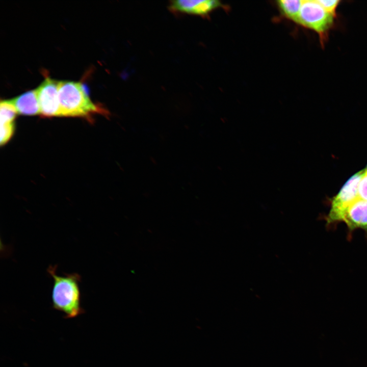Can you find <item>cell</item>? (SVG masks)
Returning a JSON list of instances; mask_svg holds the SVG:
<instances>
[{
  "label": "cell",
  "instance_id": "cell-1",
  "mask_svg": "<svg viewBox=\"0 0 367 367\" xmlns=\"http://www.w3.org/2000/svg\"><path fill=\"white\" fill-rule=\"evenodd\" d=\"M58 93V116L89 118L95 114L109 115L103 107L91 101L81 82L59 81Z\"/></svg>",
  "mask_w": 367,
  "mask_h": 367
},
{
  "label": "cell",
  "instance_id": "cell-2",
  "mask_svg": "<svg viewBox=\"0 0 367 367\" xmlns=\"http://www.w3.org/2000/svg\"><path fill=\"white\" fill-rule=\"evenodd\" d=\"M56 267L49 266L47 269L54 280L51 294L53 307L63 312L66 318L76 317L84 312L81 305L79 286L81 277L77 273H65L60 276L56 273Z\"/></svg>",
  "mask_w": 367,
  "mask_h": 367
},
{
  "label": "cell",
  "instance_id": "cell-3",
  "mask_svg": "<svg viewBox=\"0 0 367 367\" xmlns=\"http://www.w3.org/2000/svg\"><path fill=\"white\" fill-rule=\"evenodd\" d=\"M334 17L317 1L306 0L302 1L296 22L317 33L323 44L334 24Z\"/></svg>",
  "mask_w": 367,
  "mask_h": 367
},
{
  "label": "cell",
  "instance_id": "cell-4",
  "mask_svg": "<svg viewBox=\"0 0 367 367\" xmlns=\"http://www.w3.org/2000/svg\"><path fill=\"white\" fill-rule=\"evenodd\" d=\"M364 170L353 175L346 182L331 201L327 216L328 224L341 222L347 208L358 198V187Z\"/></svg>",
  "mask_w": 367,
  "mask_h": 367
},
{
  "label": "cell",
  "instance_id": "cell-5",
  "mask_svg": "<svg viewBox=\"0 0 367 367\" xmlns=\"http://www.w3.org/2000/svg\"><path fill=\"white\" fill-rule=\"evenodd\" d=\"M58 83L49 76L36 89L40 107V115L43 117L58 116L59 100Z\"/></svg>",
  "mask_w": 367,
  "mask_h": 367
},
{
  "label": "cell",
  "instance_id": "cell-6",
  "mask_svg": "<svg viewBox=\"0 0 367 367\" xmlns=\"http://www.w3.org/2000/svg\"><path fill=\"white\" fill-rule=\"evenodd\" d=\"M341 222L350 231L361 229L367 232V200L358 198L347 208Z\"/></svg>",
  "mask_w": 367,
  "mask_h": 367
},
{
  "label": "cell",
  "instance_id": "cell-7",
  "mask_svg": "<svg viewBox=\"0 0 367 367\" xmlns=\"http://www.w3.org/2000/svg\"><path fill=\"white\" fill-rule=\"evenodd\" d=\"M220 6L218 1L177 0L171 1L169 8L175 12L205 15Z\"/></svg>",
  "mask_w": 367,
  "mask_h": 367
},
{
  "label": "cell",
  "instance_id": "cell-8",
  "mask_svg": "<svg viewBox=\"0 0 367 367\" xmlns=\"http://www.w3.org/2000/svg\"><path fill=\"white\" fill-rule=\"evenodd\" d=\"M9 100L15 107L18 114L24 115L40 114L36 89L28 91Z\"/></svg>",
  "mask_w": 367,
  "mask_h": 367
},
{
  "label": "cell",
  "instance_id": "cell-9",
  "mask_svg": "<svg viewBox=\"0 0 367 367\" xmlns=\"http://www.w3.org/2000/svg\"><path fill=\"white\" fill-rule=\"evenodd\" d=\"M303 1L281 0L277 2L281 12L287 18L296 22Z\"/></svg>",
  "mask_w": 367,
  "mask_h": 367
},
{
  "label": "cell",
  "instance_id": "cell-10",
  "mask_svg": "<svg viewBox=\"0 0 367 367\" xmlns=\"http://www.w3.org/2000/svg\"><path fill=\"white\" fill-rule=\"evenodd\" d=\"M17 114L16 108L9 100L1 101V124L14 123Z\"/></svg>",
  "mask_w": 367,
  "mask_h": 367
},
{
  "label": "cell",
  "instance_id": "cell-11",
  "mask_svg": "<svg viewBox=\"0 0 367 367\" xmlns=\"http://www.w3.org/2000/svg\"><path fill=\"white\" fill-rule=\"evenodd\" d=\"M15 130V123L1 124V146L6 144L12 138Z\"/></svg>",
  "mask_w": 367,
  "mask_h": 367
},
{
  "label": "cell",
  "instance_id": "cell-12",
  "mask_svg": "<svg viewBox=\"0 0 367 367\" xmlns=\"http://www.w3.org/2000/svg\"><path fill=\"white\" fill-rule=\"evenodd\" d=\"M358 194L359 198L367 200V170L364 169L358 184Z\"/></svg>",
  "mask_w": 367,
  "mask_h": 367
},
{
  "label": "cell",
  "instance_id": "cell-13",
  "mask_svg": "<svg viewBox=\"0 0 367 367\" xmlns=\"http://www.w3.org/2000/svg\"><path fill=\"white\" fill-rule=\"evenodd\" d=\"M317 1L326 11L335 16L336 10L340 2V1L319 0Z\"/></svg>",
  "mask_w": 367,
  "mask_h": 367
},
{
  "label": "cell",
  "instance_id": "cell-14",
  "mask_svg": "<svg viewBox=\"0 0 367 367\" xmlns=\"http://www.w3.org/2000/svg\"><path fill=\"white\" fill-rule=\"evenodd\" d=\"M365 169H366V170H367V167H366V168Z\"/></svg>",
  "mask_w": 367,
  "mask_h": 367
}]
</instances>
